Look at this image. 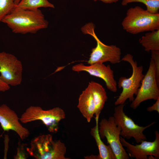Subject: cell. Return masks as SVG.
I'll return each instance as SVG.
<instances>
[{"instance_id":"6da1fadb","label":"cell","mask_w":159,"mask_h":159,"mask_svg":"<svg viewBox=\"0 0 159 159\" xmlns=\"http://www.w3.org/2000/svg\"><path fill=\"white\" fill-rule=\"evenodd\" d=\"M16 34H35L46 28L48 21L39 9L29 10L15 8L1 20Z\"/></svg>"},{"instance_id":"7a4b0ae2","label":"cell","mask_w":159,"mask_h":159,"mask_svg":"<svg viewBox=\"0 0 159 159\" xmlns=\"http://www.w3.org/2000/svg\"><path fill=\"white\" fill-rule=\"evenodd\" d=\"M122 25L127 32L133 34L159 29V13L153 14L139 6L129 8Z\"/></svg>"},{"instance_id":"3957f363","label":"cell","mask_w":159,"mask_h":159,"mask_svg":"<svg viewBox=\"0 0 159 159\" xmlns=\"http://www.w3.org/2000/svg\"><path fill=\"white\" fill-rule=\"evenodd\" d=\"M29 155L36 159H68L65 157L66 148L60 140H54L51 135L35 137L26 148Z\"/></svg>"},{"instance_id":"277c9868","label":"cell","mask_w":159,"mask_h":159,"mask_svg":"<svg viewBox=\"0 0 159 159\" xmlns=\"http://www.w3.org/2000/svg\"><path fill=\"white\" fill-rule=\"evenodd\" d=\"M121 61L128 62L132 67V72L131 76L129 78L122 77L119 79L118 86L119 88H122V89L115 102L116 106L124 104L127 99L130 102L133 100L135 98L134 95H136L144 76L143 73V66H138L137 62L133 60V57L131 54H127L121 58Z\"/></svg>"},{"instance_id":"5b68a950","label":"cell","mask_w":159,"mask_h":159,"mask_svg":"<svg viewBox=\"0 0 159 159\" xmlns=\"http://www.w3.org/2000/svg\"><path fill=\"white\" fill-rule=\"evenodd\" d=\"M81 30L85 34L90 35L97 42L96 46L92 48L87 61L89 65L97 63H103L109 62L112 64L121 62V50L115 45H107L102 43L98 38L95 32L94 25L89 23L82 27Z\"/></svg>"},{"instance_id":"8992f818","label":"cell","mask_w":159,"mask_h":159,"mask_svg":"<svg viewBox=\"0 0 159 159\" xmlns=\"http://www.w3.org/2000/svg\"><path fill=\"white\" fill-rule=\"evenodd\" d=\"M65 117L64 111L59 107L45 110L39 106H31L21 115L19 120L23 123L41 121L49 131L56 133L59 129V122Z\"/></svg>"},{"instance_id":"52a82bcc","label":"cell","mask_w":159,"mask_h":159,"mask_svg":"<svg viewBox=\"0 0 159 159\" xmlns=\"http://www.w3.org/2000/svg\"><path fill=\"white\" fill-rule=\"evenodd\" d=\"M116 106L114 109L113 117L116 124L121 128L120 136L128 140L133 138L137 143L146 140V136L143 133L144 131L156 122H152L144 127L139 126L124 112V104Z\"/></svg>"},{"instance_id":"ba28073f","label":"cell","mask_w":159,"mask_h":159,"mask_svg":"<svg viewBox=\"0 0 159 159\" xmlns=\"http://www.w3.org/2000/svg\"><path fill=\"white\" fill-rule=\"evenodd\" d=\"M98 131L101 138H106L116 159H129L130 157L120 141L121 128L115 123L114 117L102 119L99 123Z\"/></svg>"},{"instance_id":"9c48e42d","label":"cell","mask_w":159,"mask_h":159,"mask_svg":"<svg viewBox=\"0 0 159 159\" xmlns=\"http://www.w3.org/2000/svg\"><path fill=\"white\" fill-rule=\"evenodd\" d=\"M159 86L156 80L154 62L151 58L148 70L144 75L136 96L132 102L130 107L135 109L145 100H157L159 98Z\"/></svg>"},{"instance_id":"30bf717a","label":"cell","mask_w":159,"mask_h":159,"mask_svg":"<svg viewBox=\"0 0 159 159\" xmlns=\"http://www.w3.org/2000/svg\"><path fill=\"white\" fill-rule=\"evenodd\" d=\"M23 69L21 62L15 56L0 52V77L4 82L10 86L20 85Z\"/></svg>"},{"instance_id":"8fae6325","label":"cell","mask_w":159,"mask_h":159,"mask_svg":"<svg viewBox=\"0 0 159 159\" xmlns=\"http://www.w3.org/2000/svg\"><path fill=\"white\" fill-rule=\"evenodd\" d=\"M155 138L153 142L143 140L140 143L134 145L127 142L120 136V142L125 147L126 151L130 157L136 159H148L149 158H159V132H155Z\"/></svg>"},{"instance_id":"7c38bea8","label":"cell","mask_w":159,"mask_h":159,"mask_svg":"<svg viewBox=\"0 0 159 159\" xmlns=\"http://www.w3.org/2000/svg\"><path fill=\"white\" fill-rule=\"evenodd\" d=\"M72 70L79 72L85 71L90 75L102 79L105 83L107 88L111 91L115 92L117 90V84L114 78L113 71L110 65L97 63L88 66L81 63L72 66Z\"/></svg>"},{"instance_id":"4fadbf2b","label":"cell","mask_w":159,"mask_h":159,"mask_svg":"<svg viewBox=\"0 0 159 159\" xmlns=\"http://www.w3.org/2000/svg\"><path fill=\"white\" fill-rule=\"evenodd\" d=\"M19 121L16 113L6 105L4 104L0 105V124L4 132L13 131L23 140L29 136L30 133Z\"/></svg>"},{"instance_id":"5bb4252c","label":"cell","mask_w":159,"mask_h":159,"mask_svg":"<svg viewBox=\"0 0 159 159\" xmlns=\"http://www.w3.org/2000/svg\"><path fill=\"white\" fill-rule=\"evenodd\" d=\"M77 107L87 122H90L95 114V105L89 84L80 95Z\"/></svg>"},{"instance_id":"9a60e30c","label":"cell","mask_w":159,"mask_h":159,"mask_svg":"<svg viewBox=\"0 0 159 159\" xmlns=\"http://www.w3.org/2000/svg\"><path fill=\"white\" fill-rule=\"evenodd\" d=\"M95 105V119L99 120L100 114L107 99V92L102 85L96 82L91 81L89 83Z\"/></svg>"},{"instance_id":"2e32d148","label":"cell","mask_w":159,"mask_h":159,"mask_svg":"<svg viewBox=\"0 0 159 159\" xmlns=\"http://www.w3.org/2000/svg\"><path fill=\"white\" fill-rule=\"evenodd\" d=\"M95 121L96 125L91 129L90 134L95 140L99 150L98 159H116L110 145H105L102 141L98 131V120Z\"/></svg>"},{"instance_id":"e0dca14e","label":"cell","mask_w":159,"mask_h":159,"mask_svg":"<svg viewBox=\"0 0 159 159\" xmlns=\"http://www.w3.org/2000/svg\"><path fill=\"white\" fill-rule=\"evenodd\" d=\"M140 43L147 52L159 50V29L146 33L139 40Z\"/></svg>"},{"instance_id":"ac0fdd59","label":"cell","mask_w":159,"mask_h":159,"mask_svg":"<svg viewBox=\"0 0 159 159\" xmlns=\"http://www.w3.org/2000/svg\"><path fill=\"white\" fill-rule=\"evenodd\" d=\"M54 8L53 4L48 0H21L15 8L21 9L34 10L40 7Z\"/></svg>"},{"instance_id":"d6986e66","label":"cell","mask_w":159,"mask_h":159,"mask_svg":"<svg viewBox=\"0 0 159 159\" xmlns=\"http://www.w3.org/2000/svg\"><path fill=\"white\" fill-rule=\"evenodd\" d=\"M134 2L144 4L146 7V10L151 13H159V0H122L121 4L123 6H125L129 3Z\"/></svg>"},{"instance_id":"ffe728a7","label":"cell","mask_w":159,"mask_h":159,"mask_svg":"<svg viewBox=\"0 0 159 159\" xmlns=\"http://www.w3.org/2000/svg\"><path fill=\"white\" fill-rule=\"evenodd\" d=\"M15 0H0V22L15 8Z\"/></svg>"},{"instance_id":"44dd1931","label":"cell","mask_w":159,"mask_h":159,"mask_svg":"<svg viewBox=\"0 0 159 159\" xmlns=\"http://www.w3.org/2000/svg\"><path fill=\"white\" fill-rule=\"evenodd\" d=\"M151 58L154 61L157 82L159 85V50L151 51Z\"/></svg>"},{"instance_id":"7402d4cb","label":"cell","mask_w":159,"mask_h":159,"mask_svg":"<svg viewBox=\"0 0 159 159\" xmlns=\"http://www.w3.org/2000/svg\"><path fill=\"white\" fill-rule=\"evenodd\" d=\"M25 144L20 145L17 148L16 154L14 156V159H26L27 158L26 148L25 150Z\"/></svg>"},{"instance_id":"603a6c76","label":"cell","mask_w":159,"mask_h":159,"mask_svg":"<svg viewBox=\"0 0 159 159\" xmlns=\"http://www.w3.org/2000/svg\"><path fill=\"white\" fill-rule=\"evenodd\" d=\"M156 100V102L152 105L147 108V110L148 111L150 112L156 111L159 113V98Z\"/></svg>"},{"instance_id":"cb8c5ba5","label":"cell","mask_w":159,"mask_h":159,"mask_svg":"<svg viewBox=\"0 0 159 159\" xmlns=\"http://www.w3.org/2000/svg\"><path fill=\"white\" fill-rule=\"evenodd\" d=\"M10 86L4 82L0 77V92H5L9 90Z\"/></svg>"},{"instance_id":"d4e9b609","label":"cell","mask_w":159,"mask_h":159,"mask_svg":"<svg viewBox=\"0 0 159 159\" xmlns=\"http://www.w3.org/2000/svg\"><path fill=\"white\" fill-rule=\"evenodd\" d=\"M96 1H100L106 4H111L113 3H115L118 1L119 0H93Z\"/></svg>"},{"instance_id":"484cf974","label":"cell","mask_w":159,"mask_h":159,"mask_svg":"<svg viewBox=\"0 0 159 159\" xmlns=\"http://www.w3.org/2000/svg\"><path fill=\"white\" fill-rule=\"evenodd\" d=\"M85 158L86 159H98L97 155H91L85 157Z\"/></svg>"},{"instance_id":"4316f807","label":"cell","mask_w":159,"mask_h":159,"mask_svg":"<svg viewBox=\"0 0 159 159\" xmlns=\"http://www.w3.org/2000/svg\"><path fill=\"white\" fill-rule=\"evenodd\" d=\"M20 0H15V5H17L19 3Z\"/></svg>"},{"instance_id":"83f0119b","label":"cell","mask_w":159,"mask_h":159,"mask_svg":"<svg viewBox=\"0 0 159 159\" xmlns=\"http://www.w3.org/2000/svg\"><path fill=\"white\" fill-rule=\"evenodd\" d=\"M2 135H3L2 134H1V135H0V138H1V137H2Z\"/></svg>"}]
</instances>
